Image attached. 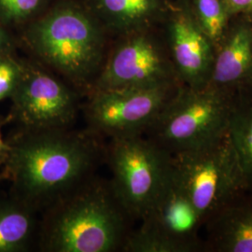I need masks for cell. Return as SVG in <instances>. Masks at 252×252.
Wrapping results in <instances>:
<instances>
[{"label": "cell", "mask_w": 252, "mask_h": 252, "mask_svg": "<svg viewBox=\"0 0 252 252\" xmlns=\"http://www.w3.org/2000/svg\"><path fill=\"white\" fill-rule=\"evenodd\" d=\"M7 140L9 194L38 214L93 177L106 157L104 138L88 129H18Z\"/></svg>", "instance_id": "6da1fadb"}, {"label": "cell", "mask_w": 252, "mask_h": 252, "mask_svg": "<svg viewBox=\"0 0 252 252\" xmlns=\"http://www.w3.org/2000/svg\"><path fill=\"white\" fill-rule=\"evenodd\" d=\"M132 221L110 180L94 175L41 213L37 248L44 252H123Z\"/></svg>", "instance_id": "7a4b0ae2"}, {"label": "cell", "mask_w": 252, "mask_h": 252, "mask_svg": "<svg viewBox=\"0 0 252 252\" xmlns=\"http://www.w3.org/2000/svg\"><path fill=\"white\" fill-rule=\"evenodd\" d=\"M23 39L36 57L86 95L105 62L106 30L91 11L63 2L28 25Z\"/></svg>", "instance_id": "3957f363"}, {"label": "cell", "mask_w": 252, "mask_h": 252, "mask_svg": "<svg viewBox=\"0 0 252 252\" xmlns=\"http://www.w3.org/2000/svg\"><path fill=\"white\" fill-rule=\"evenodd\" d=\"M172 173L204 223L250 190L229 132L200 148L173 153Z\"/></svg>", "instance_id": "277c9868"}, {"label": "cell", "mask_w": 252, "mask_h": 252, "mask_svg": "<svg viewBox=\"0 0 252 252\" xmlns=\"http://www.w3.org/2000/svg\"><path fill=\"white\" fill-rule=\"evenodd\" d=\"M236 92L182 84L145 135L171 154L208 144L228 132Z\"/></svg>", "instance_id": "5b68a950"}, {"label": "cell", "mask_w": 252, "mask_h": 252, "mask_svg": "<svg viewBox=\"0 0 252 252\" xmlns=\"http://www.w3.org/2000/svg\"><path fill=\"white\" fill-rule=\"evenodd\" d=\"M105 161L118 198L134 220L146 216L171 184V153L145 135L110 138Z\"/></svg>", "instance_id": "8992f818"}, {"label": "cell", "mask_w": 252, "mask_h": 252, "mask_svg": "<svg viewBox=\"0 0 252 252\" xmlns=\"http://www.w3.org/2000/svg\"><path fill=\"white\" fill-rule=\"evenodd\" d=\"M183 84L172 62L165 39L150 29L123 35L108 52L95 89H149Z\"/></svg>", "instance_id": "52a82bcc"}, {"label": "cell", "mask_w": 252, "mask_h": 252, "mask_svg": "<svg viewBox=\"0 0 252 252\" xmlns=\"http://www.w3.org/2000/svg\"><path fill=\"white\" fill-rule=\"evenodd\" d=\"M81 92L37 61H24L11 100L9 122L19 129L71 128L81 109Z\"/></svg>", "instance_id": "ba28073f"}, {"label": "cell", "mask_w": 252, "mask_h": 252, "mask_svg": "<svg viewBox=\"0 0 252 252\" xmlns=\"http://www.w3.org/2000/svg\"><path fill=\"white\" fill-rule=\"evenodd\" d=\"M180 85L92 90L81 106L86 129L104 139L145 135Z\"/></svg>", "instance_id": "9c48e42d"}, {"label": "cell", "mask_w": 252, "mask_h": 252, "mask_svg": "<svg viewBox=\"0 0 252 252\" xmlns=\"http://www.w3.org/2000/svg\"><path fill=\"white\" fill-rule=\"evenodd\" d=\"M133 229L124 252H195L201 249L198 231L204 224L189 199L173 181L162 197Z\"/></svg>", "instance_id": "30bf717a"}, {"label": "cell", "mask_w": 252, "mask_h": 252, "mask_svg": "<svg viewBox=\"0 0 252 252\" xmlns=\"http://www.w3.org/2000/svg\"><path fill=\"white\" fill-rule=\"evenodd\" d=\"M165 42L180 81L192 89L205 88L210 81L215 48L199 27L189 0L172 9Z\"/></svg>", "instance_id": "8fae6325"}, {"label": "cell", "mask_w": 252, "mask_h": 252, "mask_svg": "<svg viewBox=\"0 0 252 252\" xmlns=\"http://www.w3.org/2000/svg\"><path fill=\"white\" fill-rule=\"evenodd\" d=\"M243 16L230 25L217 48L207 85L233 92L252 86V27Z\"/></svg>", "instance_id": "7c38bea8"}, {"label": "cell", "mask_w": 252, "mask_h": 252, "mask_svg": "<svg viewBox=\"0 0 252 252\" xmlns=\"http://www.w3.org/2000/svg\"><path fill=\"white\" fill-rule=\"evenodd\" d=\"M90 5L105 30L121 36L150 29L167 8L166 0H90Z\"/></svg>", "instance_id": "4fadbf2b"}, {"label": "cell", "mask_w": 252, "mask_h": 252, "mask_svg": "<svg viewBox=\"0 0 252 252\" xmlns=\"http://www.w3.org/2000/svg\"><path fill=\"white\" fill-rule=\"evenodd\" d=\"M246 195L227 204L207 220L213 251L252 252V197Z\"/></svg>", "instance_id": "5bb4252c"}, {"label": "cell", "mask_w": 252, "mask_h": 252, "mask_svg": "<svg viewBox=\"0 0 252 252\" xmlns=\"http://www.w3.org/2000/svg\"><path fill=\"white\" fill-rule=\"evenodd\" d=\"M38 213L9 194L0 199V252H27L37 247Z\"/></svg>", "instance_id": "9a60e30c"}, {"label": "cell", "mask_w": 252, "mask_h": 252, "mask_svg": "<svg viewBox=\"0 0 252 252\" xmlns=\"http://www.w3.org/2000/svg\"><path fill=\"white\" fill-rule=\"evenodd\" d=\"M228 132L252 190V86L236 92Z\"/></svg>", "instance_id": "2e32d148"}, {"label": "cell", "mask_w": 252, "mask_h": 252, "mask_svg": "<svg viewBox=\"0 0 252 252\" xmlns=\"http://www.w3.org/2000/svg\"><path fill=\"white\" fill-rule=\"evenodd\" d=\"M192 14L199 27L217 48L230 27L229 14L223 0H189Z\"/></svg>", "instance_id": "e0dca14e"}, {"label": "cell", "mask_w": 252, "mask_h": 252, "mask_svg": "<svg viewBox=\"0 0 252 252\" xmlns=\"http://www.w3.org/2000/svg\"><path fill=\"white\" fill-rule=\"evenodd\" d=\"M47 0H0V23L6 27L19 26L34 18Z\"/></svg>", "instance_id": "ac0fdd59"}, {"label": "cell", "mask_w": 252, "mask_h": 252, "mask_svg": "<svg viewBox=\"0 0 252 252\" xmlns=\"http://www.w3.org/2000/svg\"><path fill=\"white\" fill-rule=\"evenodd\" d=\"M24 71V61L14 53L0 54V102L10 98Z\"/></svg>", "instance_id": "d6986e66"}, {"label": "cell", "mask_w": 252, "mask_h": 252, "mask_svg": "<svg viewBox=\"0 0 252 252\" xmlns=\"http://www.w3.org/2000/svg\"><path fill=\"white\" fill-rule=\"evenodd\" d=\"M231 17L244 15L252 10V0H223Z\"/></svg>", "instance_id": "ffe728a7"}, {"label": "cell", "mask_w": 252, "mask_h": 252, "mask_svg": "<svg viewBox=\"0 0 252 252\" xmlns=\"http://www.w3.org/2000/svg\"><path fill=\"white\" fill-rule=\"evenodd\" d=\"M15 40L9 33L8 27L0 23V54L14 53Z\"/></svg>", "instance_id": "44dd1931"}, {"label": "cell", "mask_w": 252, "mask_h": 252, "mask_svg": "<svg viewBox=\"0 0 252 252\" xmlns=\"http://www.w3.org/2000/svg\"><path fill=\"white\" fill-rule=\"evenodd\" d=\"M9 117H6L5 119H0V164H3L6 162L9 154V145L8 140H4L3 135L1 133V128L5 124L9 123Z\"/></svg>", "instance_id": "7402d4cb"}, {"label": "cell", "mask_w": 252, "mask_h": 252, "mask_svg": "<svg viewBox=\"0 0 252 252\" xmlns=\"http://www.w3.org/2000/svg\"><path fill=\"white\" fill-rule=\"evenodd\" d=\"M8 180H9V175H8V173H7L5 169H3L2 172H0V181Z\"/></svg>", "instance_id": "603a6c76"}, {"label": "cell", "mask_w": 252, "mask_h": 252, "mask_svg": "<svg viewBox=\"0 0 252 252\" xmlns=\"http://www.w3.org/2000/svg\"><path fill=\"white\" fill-rule=\"evenodd\" d=\"M247 19H248V21L250 22V24H251V26L252 27V10H251L250 12H248V13H246V14H244Z\"/></svg>", "instance_id": "cb8c5ba5"}]
</instances>
